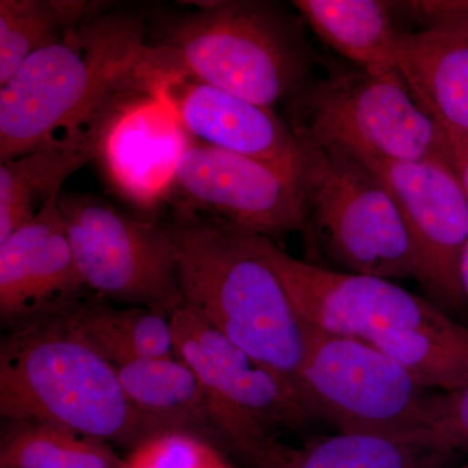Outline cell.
Wrapping results in <instances>:
<instances>
[{
  "instance_id": "cell-1",
  "label": "cell",
  "mask_w": 468,
  "mask_h": 468,
  "mask_svg": "<svg viewBox=\"0 0 468 468\" xmlns=\"http://www.w3.org/2000/svg\"><path fill=\"white\" fill-rule=\"evenodd\" d=\"M143 17L100 12L0 86V162L88 131L144 89Z\"/></svg>"
},
{
  "instance_id": "cell-2",
  "label": "cell",
  "mask_w": 468,
  "mask_h": 468,
  "mask_svg": "<svg viewBox=\"0 0 468 468\" xmlns=\"http://www.w3.org/2000/svg\"><path fill=\"white\" fill-rule=\"evenodd\" d=\"M168 227L184 307L301 393L303 324L275 271L226 221L176 208Z\"/></svg>"
},
{
  "instance_id": "cell-3",
  "label": "cell",
  "mask_w": 468,
  "mask_h": 468,
  "mask_svg": "<svg viewBox=\"0 0 468 468\" xmlns=\"http://www.w3.org/2000/svg\"><path fill=\"white\" fill-rule=\"evenodd\" d=\"M300 27L272 3H201L149 41L144 82L189 77L272 110L310 84L313 58Z\"/></svg>"
},
{
  "instance_id": "cell-4",
  "label": "cell",
  "mask_w": 468,
  "mask_h": 468,
  "mask_svg": "<svg viewBox=\"0 0 468 468\" xmlns=\"http://www.w3.org/2000/svg\"><path fill=\"white\" fill-rule=\"evenodd\" d=\"M0 415L58 424L128 451L155 433L113 366L60 313L12 325L2 338Z\"/></svg>"
},
{
  "instance_id": "cell-5",
  "label": "cell",
  "mask_w": 468,
  "mask_h": 468,
  "mask_svg": "<svg viewBox=\"0 0 468 468\" xmlns=\"http://www.w3.org/2000/svg\"><path fill=\"white\" fill-rule=\"evenodd\" d=\"M304 236L334 270L420 282L417 246L387 186L358 159L295 135Z\"/></svg>"
},
{
  "instance_id": "cell-6",
  "label": "cell",
  "mask_w": 468,
  "mask_h": 468,
  "mask_svg": "<svg viewBox=\"0 0 468 468\" xmlns=\"http://www.w3.org/2000/svg\"><path fill=\"white\" fill-rule=\"evenodd\" d=\"M169 319L176 354L207 396L218 448L251 468H282L294 449L282 436L318 419L302 394L186 307Z\"/></svg>"
},
{
  "instance_id": "cell-7",
  "label": "cell",
  "mask_w": 468,
  "mask_h": 468,
  "mask_svg": "<svg viewBox=\"0 0 468 468\" xmlns=\"http://www.w3.org/2000/svg\"><path fill=\"white\" fill-rule=\"evenodd\" d=\"M295 135L358 160H445V131L421 109L399 73L335 70L292 101Z\"/></svg>"
},
{
  "instance_id": "cell-8",
  "label": "cell",
  "mask_w": 468,
  "mask_h": 468,
  "mask_svg": "<svg viewBox=\"0 0 468 468\" xmlns=\"http://www.w3.org/2000/svg\"><path fill=\"white\" fill-rule=\"evenodd\" d=\"M303 324L301 393L337 432L414 435L423 431L432 392L365 341Z\"/></svg>"
},
{
  "instance_id": "cell-9",
  "label": "cell",
  "mask_w": 468,
  "mask_h": 468,
  "mask_svg": "<svg viewBox=\"0 0 468 468\" xmlns=\"http://www.w3.org/2000/svg\"><path fill=\"white\" fill-rule=\"evenodd\" d=\"M58 206L88 291L167 316L184 306L168 226L129 217L84 194L61 192Z\"/></svg>"
},
{
  "instance_id": "cell-10",
  "label": "cell",
  "mask_w": 468,
  "mask_h": 468,
  "mask_svg": "<svg viewBox=\"0 0 468 468\" xmlns=\"http://www.w3.org/2000/svg\"><path fill=\"white\" fill-rule=\"evenodd\" d=\"M239 230L246 243L282 280L301 322L325 334L367 341L389 329L442 325L452 320L432 301L406 291L392 280L297 260L273 239Z\"/></svg>"
},
{
  "instance_id": "cell-11",
  "label": "cell",
  "mask_w": 468,
  "mask_h": 468,
  "mask_svg": "<svg viewBox=\"0 0 468 468\" xmlns=\"http://www.w3.org/2000/svg\"><path fill=\"white\" fill-rule=\"evenodd\" d=\"M176 208L208 212L230 226L272 239L304 232L297 169L280 167L190 141L169 198Z\"/></svg>"
},
{
  "instance_id": "cell-12",
  "label": "cell",
  "mask_w": 468,
  "mask_h": 468,
  "mask_svg": "<svg viewBox=\"0 0 468 468\" xmlns=\"http://www.w3.org/2000/svg\"><path fill=\"white\" fill-rule=\"evenodd\" d=\"M359 162L378 176L401 209L420 261L419 284L443 311L464 310L458 267L468 242V199L448 163Z\"/></svg>"
},
{
  "instance_id": "cell-13",
  "label": "cell",
  "mask_w": 468,
  "mask_h": 468,
  "mask_svg": "<svg viewBox=\"0 0 468 468\" xmlns=\"http://www.w3.org/2000/svg\"><path fill=\"white\" fill-rule=\"evenodd\" d=\"M144 91L163 101L197 143L298 168L300 143L273 110L183 76L154 77Z\"/></svg>"
},
{
  "instance_id": "cell-14",
  "label": "cell",
  "mask_w": 468,
  "mask_h": 468,
  "mask_svg": "<svg viewBox=\"0 0 468 468\" xmlns=\"http://www.w3.org/2000/svg\"><path fill=\"white\" fill-rule=\"evenodd\" d=\"M60 193L0 242V318L5 324L60 313L86 291L58 206Z\"/></svg>"
},
{
  "instance_id": "cell-15",
  "label": "cell",
  "mask_w": 468,
  "mask_h": 468,
  "mask_svg": "<svg viewBox=\"0 0 468 468\" xmlns=\"http://www.w3.org/2000/svg\"><path fill=\"white\" fill-rule=\"evenodd\" d=\"M190 141L171 110L143 92L111 117L98 158L122 196L151 208L171 196L176 169Z\"/></svg>"
},
{
  "instance_id": "cell-16",
  "label": "cell",
  "mask_w": 468,
  "mask_h": 468,
  "mask_svg": "<svg viewBox=\"0 0 468 468\" xmlns=\"http://www.w3.org/2000/svg\"><path fill=\"white\" fill-rule=\"evenodd\" d=\"M394 63L421 109L443 129L468 132V29L402 30Z\"/></svg>"
},
{
  "instance_id": "cell-17",
  "label": "cell",
  "mask_w": 468,
  "mask_h": 468,
  "mask_svg": "<svg viewBox=\"0 0 468 468\" xmlns=\"http://www.w3.org/2000/svg\"><path fill=\"white\" fill-rule=\"evenodd\" d=\"M111 117L81 133L0 163V242L29 223L52 196L61 192L70 175L98 158Z\"/></svg>"
},
{
  "instance_id": "cell-18",
  "label": "cell",
  "mask_w": 468,
  "mask_h": 468,
  "mask_svg": "<svg viewBox=\"0 0 468 468\" xmlns=\"http://www.w3.org/2000/svg\"><path fill=\"white\" fill-rule=\"evenodd\" d=\"M112 366L129 401L155 432L185 431L217 445L207 396L183 359L174 356Z\"/></svg>"
},
{
  "instance_id": "cell-19",
  "label": "cell",
  "mask_w": 468,
  "mask_h": 468,
  "mask_svg": "<svg viewBox=\"0 0 468 468\" xmlns=\"http://www.w3.org/2000/svg\"><path fill=\"white\" fill-rule=\"evenodd\" d=\"M303 21L329 48L374 73H397L394 46L402 32L392 2L297 0Z\"/></svg>"
},
{
  "instance_id": "cell-20",
  "label": "cell",
  "mask_w": 468,
  "mask_h": 468,
  "mask_svg": "<svg viewBox=\"0 0 468 468\" xmlns=\"http://www.w3.org/2000/svg\"><path fill=\"white\" fill-rule=\"evenodd\" d=\"M68 325L111 365L176 354L171 319L144 307L117 309L101 298H80L60 311Z\"/></svg>"
},
{
  "instance_id": "cell-21",
  "label": "cell",
  "mask_w": 468,
  "mask_h": 468,
  "mask_svg": "<svg viewBox=\"0 0 468 468\" xmlns=\"http://www.w3.org/2000/svg\"><path fill=\"white\" fill-rule=\"evenodd\" d=\"M457 457L421 432H337L292 449L282 468H455Z\"/></svg>"
},
{
  "instance_id": "cell-22",
  "label": "cell",
  "mask_w": 468,
  "mask_h": 468,
  "mask_svg": "<svg viewBox=\"0 0 468 468\" xmlns=\"http://www.w3.org/2000/svg\"><path fill=\"white\" fill-rule=\"evenodd\" d=\"M107 8L85 0H0V86L27 58Z\"/></svg>"
},
{
  "instance_id": "cell-23",
  "label": "cell",
  "mask_w": 468,
  "mask_h": 468,
  "mask_svg": "<svg viewBox=\"0 0 468 468\" xmlns=\"http://www.w3.org/2000/svg\"><path fill=\"white\" fill-rule=\"evenodd\" d=\"M389 356L426 389H458L468 383V328L442 325L389 329L365 341Z\"/></svg>"
},
{
  "instance_id": "cell-24",
  "label": "cell",
  "mask_w": 468,
  "mask_h": 468,
  "mask_svg": "<svg viewBox=\"0 0 468 468\" xmlns=\"http://www.w3.org/2000/svg\"><path fill=\"white\" fill-rule=\"evenodd\" d=\"M112 445L70 428L38 420H5L0 468H122Z\"/></svg>"
},
{
  "instance_id": "cell-25",
  "label": "cell",
  "mask_w": 468,
  "mask_h": 468,
  "mask_svg": "<svg viewBox=\"0 0 468 468\" xmlns=\"http://www.w3.org/2000/svg\"><path fill=\"white\" fill-rule=\"evenodd\" d=\"M122 468H239L208 440L185 431H160L122 457Z\"/></svg>"
},
{
  "instance_id": "cell-26",
  "label": "cell",
  "mask_w": 468,
  "mask_h": 468,
  "mask_svg": "<svg viewBox=\"0 0 468 468\" xmlns=\"http://www.w3.org/2000/svg\"><path fill=\"white\" fill-rule=\"evenodd\" d=\"M421 433L454 454H468V383L431 394Z\"/></svg>"
},
{
  "instance_id": "cell-27",
  "label": "cell",
  "mask_w": 468,
  "mask_h": 468,
  "mask_svg": "<svg viewBox=\"0 0 468 468\" xmlns=\"http://www.w3.org/2000/svg\"><path fill=\"white\" fill-rule=\"evenodd\" d=\"M445 131V162L454 172L468 199V132Z\"/></svg>"
},
{
  "instance_id": "cell-28",
  "label": "cell",
  "mask_w": 468,
  "mask_h": 468,
  "mask_svg": "<svg viewBox=\"0 0 468 468\" xmlns=\"http://www.w3.org/2000/svg\"><path fill=\"white\" fill-rule=\"evenodd\" d=\"M462 298H463V309L468 311V242L462 251L460 267H458Z\"/></svg>"
},
{
  "instance_id": "cell-29",
  "label": "cell",
  "mask_w": 468,
  "mask_h": 468,
  "mask_svg": "<svg viewBox=\"0 0 468 468\" xmlns=\"http://www.w3.org/2000/svg\"><path fill=\"white\" fill-rule=\"evenodd\" d=\"M457 468H468V463L464 464V466L457 467Z\"/></svg>"
}]
</instances>
